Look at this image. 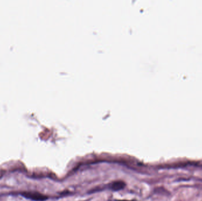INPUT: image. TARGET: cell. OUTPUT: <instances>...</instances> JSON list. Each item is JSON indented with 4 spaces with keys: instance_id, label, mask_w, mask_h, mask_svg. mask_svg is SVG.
Here are the masks:
<instances>
[{
    "instance_id": "obj_1",
    "label": "cell",
    "mask_w": 202,
    "mask_h": 201,
    "mask_svg": "<svg viewBox=\"0 0 202 201\" xmlns=\"http://www.w3.org/2000/svg\"><path fill=\"white\" fill-rule=\"evenodd\" d=\"M21 195L27 199H30L33 201H44L48 199V197L46 195L36 192H25L21 193Z\"/></svg>"
},
{
    "instance_id": "obj_2",
    "label": "cell",
    "mask_w": 202,
    "mask_h": 201,
    "mask_svg": "<svg viewBox=\"0 0 202 201\" xmlns=\"http://www.w3.org/2000/svg\"><path fill=\"white\" fill-rule=\"evenodd\" d=\"M125 186V183L122 181H116L113 182L111 185V189L112 191H118L123 189Z\"/></svg>"
},
{
    "instance_id": "obj_3",
    "label": "cell",
    "mask_w": 202,
    "mask_h": 201,
    "mask_svg": "<svg viewBox=\"0 0 202 201\" xmlns=\"http://www.w3.org/2000/svg\"></svg>"
}]
</instances>
